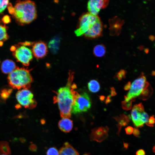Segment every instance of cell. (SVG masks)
Here are the masks:
<instances>
[{
  "instance_id": "ee69618b",
  "label": "cell",
  "mask_w": 155,
  "mask_h": 155,
  "mask_svg": "<svg viewBox=\"0 0 155 155\" xmlns=\"http://www.w3.org/2000/svg\"><path fill=\"white\" fill-rule=\"evenodd\" d=\"M59 155H67L62 151L59 150Z\"/></svg>"
},
{
  "instance_id": "8992f818",
  "label": "cell",
  "mask_w": 155,
  "mask_h": 155,
  "mask_svg": "<svg viewBox=\"0 0 155 155\" xmlns=\"http://www.w3.org/2000/svg\"><path fill=\"white\" fill-rule=\"evenodd\" d=\"M16 98L20 105L25 108L32 109L36 105L33 94L28 88L19 90L16 93Z\"/></svg>"
},
{
  "instance_id": "d4e9b609",
  "label": "cell",
  "mask_w": 155,
  "mask_h": 155,
  "mask_svg": "<svg viewBox=\"0 0 155 155\" xmlns=\"http://www.w3.org/2000/svg\"><path fill=\"white\" fill-rule=\"evenodd\" d=\"M46 155H59V152L55 147H52L47 151Z\"/></svg>"
},
{
  "instance_id": "f907efd6",
  "label": "cell",
  "mask_w": 155,
  "mask_h": 155,
  "mask_svg": "<svg viewBox=\"0 0 155 155\" xmlns=\"http://www.w3.org/2000/svg\"><path fill=\"white\" fill-rule=\"evenodd\" d=\"M0 155H6L4 154H1Z\"/></svg>"
},
{
  "instance_id": "ac0fdd59",
  "label": "cell",
  "mask_w": 155,
  "mask_h": 155,
  "mask_svg": "<svg viewBox=\"0 0 155 155\" xmlns=\"http://www.w3.org/2000/svg\"><path fill=\"white\" fill-rule=\"evenodd\" d=\"M60 38L58 37H56L51 39L49 43V47L51 52L55 53L58 51L60 43Z\"/></svg>"
},
{
  "instance_id": "52a82bcc",
  "label": "cell",
  "mask_w": 155,
  "mask_h": 155,
  "mask_svg": "<svg viewBox=\"0 0 155 155\" xmlns=\"http://www.w3.org/2000/svg\"><path fill=\"white\" fill-rule=\"evenodd\" d=\"M99 18L97 16L89 13L83 14L80 19L78 28L75 31L76 35L80 36L84 35Z\"/></svg>"
},
{
  "instance_id": "ffe728a7",
  "label": "cell",
  "mask_w": 155,
  "mask_h": 155,
  "mask_svg": "<svg viewBox=\"0 0 155 155\" xmlns=\"http://www.w3.org/2000/svg\"><path fill=\"white\" fill-rule=\"evenodd\" d=\"M11 150L9 143L5 141L0 142V155H10Z\"/></svg>"
},
{
  "instance_id": "30bf717a",
  "label": "cell",
  "mask_w": 155,
  "mask_h": 155,
  "mask_svg": "<svg viewBox=\"0 0 155 155\" xmlns=\"http://www.w3.org/2000/svg\"><path fill=\"white\" fill-rule=\"evenodd\" d=\"M108 130L107 126L100 127L93 129L90 135V140L101 142L107 138Z\"/></svg>"
},
{
  "instance_id": "8d00e7d4",
  "label": "cell",
  "mask_w": 155,
  "mask_h": 155,
  "mask_svg": "<svg viewBox=\"0 0 155 155\" xmlns=\"http://www.w3.org/2000/svg\"><path fill=\"white\" fill-rule=\"evenodd\" d=\"M111 94L112 96H114L116 95L117 93L115 91V89L113 87L111 88Z\"/></svg>"
},
{
  "instance_id": "f1b7e54d",
  "label": "cell",
  "mask_w": 155,
  "mask_h": 155,
  "mask_svg": "<svg viewBox=\"0 0 155 155\" xmlns=\"http://www.w3.org/2000/svg\"><path fill=\"white\" fill-rule=\"evenodd\" d=\"M2 21L4 23L7 24L11 22V19L9 16L6 15L3 17Z\"/></svg>"
},
{
  "instance_id": "7a4b0ae2",
  "label": "cell",
  "mask_w": 155,
  "mask_h": 155,
  "mask_svg": "<svg viewBox=\"0 0 155 155\" xmlns=\"http://www.w3.org/2000/svg\"><path fill=\"white\" fill-rule=\"evenodd\" d=\"M14 9L13 15L16 20L22 24L30 23L36 18V5L32 1H18Z\"/></svg>"
},
{
  "instance_id": "4dcf8cb0",
  "label": "cell",
  "mask_w": 155,
  "mask_h": 155,
  "mask_svg": "<svg viewBox=\"0 0 155 155\" xmlns=\"http://www.w3.org/2000/svg\"><path fill=\"white\" fill-rule=\"evenodd\" d=\"M7 8L9 13L13 15L14 12V9L11 3H9L8 5Z\"/></svg>"
},
{
  "instance_id": "603a6c76",
  "label": "cell",
  "mask_w": 155,
  "mask_h": 155,
  "mask_svg": "<svg viewBox=\"0 0 155 155\" xmlns=\"http://www.w3.org/2000/svg\"><path fill=\"white\" fill-rule=\"evenodd\" d=\"M12 92V89H4L2 90L0 92V97L3 100H5L9 96Z\"/></svg>"
},
{
  "instance_id": "7402d4cb",
  "label": "cell",
  "mask_w": 155,
  "mask_h": 155,
  "mask_svg": "<svg viewBox=\"0 0 155 155\" xmlns=\"http://www.w3.org/2000/svg\"><path fill=\"white\" fill-rule=\"evenodd\" d=\"M8 38L6 27L4 25H0V41H5Z\"/></svg>"
},
{
  "instance_id": "8fae6325",
  "label": "cell",
  "mask_w": 155,
  "mask_h": 155,
  "mask_svg": "<svg viewBox=\"0 0 155 155\" xmlns=\"http://www.w3.org/2000/svg\"><path fill=\"white\" fill-rule=\"evenodd\" d=\"M108 1L90 0L88 3L87 8L89 13L97 16L100 10L105 8L108 5Z\"/></svg>"
},
{
  "instance_id": "cb8c5ba5",
  "label": "cell",
  "mask_w": 155,
  "mask_h": 155,
  "mask_svg": "<svg viewBox=\"0 0 155 155\" xmlns=\"http://www.w3.org/2000/svg\"><path fill=\"white\" fill-rule=\"evenodd\" d=\"M135 98H133L130 100L126 101H124L122 102V108L125 110H129L131 108L132 102L135 101Z\"/></svg>"
},
{
  "instance_id": "7c38bea8",
  "label": "cell",
  "mask_w": 155,
  "mask_h": 155,
  "mask_svg": "<svg viewBox=\"0 0 155 155\" xmlns=\"http://www.w3.org/2000/svg\"><path fill=\"white\" fill-rule=\"evenodd\" d=\"M32 53L37 59L44 57L48 52V48L46 44L42 41L34 42L32 46Z\"/></svg>"
},
{
  "instance_id": "2e32d148",
  "label": "cell",
  "mask_w": 155,
  "mask_h": 155,
  "mask_svg": "<svg viewBox=\"0 0 155 155\" xmlns=\"http://www.w3.org/2000/svg\"><path fill=\"white\" fill-rule=\"evenodd\" d=\"M58 125L61 131L66 133L69 132L73 128V123L69 118H63L59 121Z\"/></svg>"
},
{
  "instance_id": "74e56055",
  "label": "cell",
  "mask_w": 155,
  "mask_h": 155,
  "mask_svg": "<svg viewBox=\"0 0 155 155\" xmlns=\"http://www.w3.org/2000/svg\"><path fill=\"white\" fill-rule=\"evenodd\" d=\"M111 96L109 95L108 96L106 99L105 102V103L106 104H107L111 102Z\"/></svg>"
},
{
  "instance_id": "b9f144b4",
  "label": "cell",
  "mask_w": 155,
  "mask_h": 155,
  "mask_svg": "<svg viewBox=\"0 0 155 155\" xmlns=\"http://www.w3.org/2000/svg\"><path fill=\"white\" fill-rule=\"evenodd\" d=\"M99 98L101 101H103L105 99V97L103 96H99Z\"/></svg>"
},
{
  "instance_id": "f546056e",
  "label": "cell",
  "mask_w": 155,
  "mask_h": 155,
  "mask_svg": "<svg viewBox=\"0 0 155 155\" xmlns=\"http://www.w3.org/2000/svg\"><path fill=\"white\" fill-rule=\"evenodd\" d=\"M133 130V128L130 126L127 127L125 129L126 133L128 135H131L132 133Z\"/></svg>"
},
{
  "instance_id": "6da1fadb",
  "label": "cell",
  "mask_w": 155,
  "mask_h": 155,
  "mask_svg": "<svg viewBox=\"0 0 155 155\" xmlns=\"http://www.w3.org/2000/svg\"><path fill=\"white\" fill-rule=\"evenodd\" d=\"M73 73L70 71L66 85L58 90L56 96L54 99V102L58 104L62 118H69L71 116L72 107L77 92L75 90L77 88L76 86L73 83Z\"/></svg>"
},
{
  "instance_id": "f6af8a7d",
  "label": "cell",
  "mask_w": 155,
  "mask_h": 155,
  "mask_svg": "<svg viewBox=\"0 0 155 155\" xmlns=\"http://www.w3.org/2000/svg\"><path fill=\"white\" fill-rule=\"evenodd\" d=\"M149 51V49L148 48H146L144 50V52L146 53H148Z\"/></svg>"
},
{
  "instance_id": "3957f363",
  "label": "cell",
  "mask_w": 155,
  "mask_h": 155,
  "mask_svg": "<svg viewBox=\"0 0 155 155\" xmlns=\"http://www.w3.org/2000/svg\"><path fill=\"white\" fill-rule=\"evenodd\" d=\"M7 79L12 88L18 90L28 88L32 82L29 71L22 68L17 67L9 74Z\"/></svg>"
},
{
  "instance_id": "4fadbf2b",
  "label": "cell",
  "mask_w": 155,
  "mask_h": 155,
  "mask_svg": "<svg viewBox=\"0 0 155 155\" xmlns=\"http://www.w3.org/2000/svg\"><path fill=\"white\" fill-rule=\"evenodd\" d=\"M102 30V24L99 18L92 26L89 30L84 34L87 37L94 38L99 36Z\"/></svg>"
},
{
  "instance_id": "c3c4849f",
  "label": "cell",
  "mask_w": 155,
  "mask_h": 155,
  "mask_svg": "<svg viewBox=\"0 0 155 155\" xmlns=\"http://www.w3.org/2000/svg\"><path fill=\"white\" fill-rule=\"evenodd\" d=\"M140 49H142L144 48H143V46H141H141L140 47Z\"/></svg>"
},
{
  "instance_id": "9a60e30c",
  "label": "cell",
  "mask_w": 155,
  "mask_h": 155,
  "mask_svg": "<svg viewBox=\"0 0 155 155\" xmlns=\"http://www.w3.org/2000/svg\"><path fill=\"white\" fill-rule=\"evenodd\" d=\"M16 68L14 62L9 59H6L4 61L1 65V70L5 74H9Z\"/></svg>"
},
{
  "instance_id": "44dd1931",
  "label": "cell",
  "mask_w": 155,
  "mask_h": 155,
  "mask_svg": "<svg viewBox=\"0 0 155 155\" xmlns=\"http://www.w3.org/2000/svg\"><path fill=\"white\" fill-rule=\"evenodd\" d=\"M88 86L89 91L93 93L98 92L100 89V85L98 82L95 80L90 81L88 83Z\"/></svg>"
},
{
  "instance_id": "d590c367",
  "label": "cell",
  "mask_w": 155,
  "mask_h": 155,
  "mask_svg": "<svg viewBox=\"0 0 155 155\" xmlns=\"http://www.w3.org/2000/svg\"><path fill=\"white\" fill-rule=\"evenodd\" d=\"M131 86V83L130 82H129L124 87V89L125 90H128L130 89Z\"/></svg>"
},
{
  "instance_id": "d6a6232c",
  "label": "cell",
  "mask_w": 155,
  "mask_h": 155,
  "mask_svg": "<svg viewBox=\"0 0 155 155\" xmlns=\"http://www.w3.org/2000/svg\"><path fill=\"white\" fill-rule=\"evenodd\" d=\"M33 43L34 42L29 41H25L24 42H20L19 44L22 46H26L32 45Z\"/></svg>"
},
{
  "instance_id": "83f0119b",
  "label": "cell",
  "mask_w": 155,
  "mask_h": 155,
  "mask_svg": "<svg viewBox=\"0 0 155 155\" xmlns=\"http://www.w3.org/2000/svg\"><path fill=\"white\" fill-rule=\"evenodd\" d=\"M155 123V118L154 115H152L149 118L148 122L146 125L150 127H153Z\"/></svg>"
},
{
  "instance_id": "bcb514c9",
  "label": "cell",
  "mask_w": 155,
  "mask_h": 155,
  "mask_svg": "<svg viewBox=\"0 0 155 155\" xmlns=\"http://www.w3.org/2000/svg\"><path fill=\"white\" fill-rule=\"evenodd\" d=\"M152 151L154 152L155 153V145L152 148Z\"/></svg>"
},
{
  "instance_id": "f35d334b",
  "label": "cell",
  "mask_w": 155,
  "mask_h": 155,
  "mask_svg": "<svg viewBox=\"0 0 155 155\" xmlns=\"http://www.w3.org/2000/svg\"><path fill=\"white\" fill-rule=\"evenodd\" d=\"M123 144L124 148L125 149H127L129 147V144L124 142L123 143Z\"/></svg>"
},
{
  "instance_id": "ba28073f",
  "label": "cell",
  "mask_w": 155,
  "mask_h": 155,
  "mask_svg": "<svg viewBox=\"0 0 155 155\" xmlns=\"http://www.w3.org/2000/svg\"><path fill=\"white\" fill-rule=\"evenodd\" d=\"M13 55L18 61L25 66H28L33 58V54L30 49L21 46L13 53Z\"/></svg>"
},
{
  "instance_id": "1f68e13d",
  "label": "cell",
  "mask_w": 155,
  "mask_h": 155,
  "mask_svg": "<svg viewBox=\"0 0 155 155\" xmlns=\"http://www.w3.org/2000/svg\"><path fill=\"white\" fill-rule=\"evenodd\" d=\"M133 134L135 137H139L140 134V132L138 129L134 128L133 131Z\"/></svg>"
},
{
  "instance_id": "e575fe53",
  "label": "cell",
  "mask_w": 155,
  "mask_h": 155,
  "mask_svg": "<svg viewBox=\"0 0 155 155\" xmlns=\"http://www.w3.org/2000/svg\"><path fill=\"white\" fill-rule=\"evenodd\" d=\"M29 149L31 151H35L37 150V147L36 145L32 144L30 146Z\"/></svg>"
},
{
  "instance_id": "5b68a950",
  "label": "cell",
  "mask_w": 155,
  "mask_h": 155,
  "mask_svg": "<svg viewBox=\"0 0 155 155\" xmlns=\"http://www.w3.org/2000/svg\"><path fill=\"white\" fill-rule=\"evenodd\" d=\"M91 106V100L86 92L79 94L77 92L72 108V113L74 114L87 111Z\"/></svg>"
},
{
  "instance_id": "ab89813d",
  "label": "cell",
  "mask_w": 155,
  "mask_h": 155,
  "mask_svg": "<svg viewBox=\"0 0 155 155\" xmlns=\"http://www.w3.org/2000/svg\"><path fill=\"white\" fill-rule=\"evenodd\" d=\"M149 39L152 41H153L155 39V37L153 35H151L149 36Z\"/></svg>"
},
{
  "instance_id": "4316f807",
  "label": "cell",
  "mask_w": 155,
  "mask_h": 155,
  "mask_svg": "<svg viewBox=\"0 0 155 155\" xmlns=\"http://www.w3.org/2000/svg\"><path fill=\"white\" fill-rule=\"evenodd\" d=\"M8 3V0H0V13L2 12L5 9Z\"/></svg>"
},
{
  "instance_id": "9c48e42d",
  "label": "cell",
  "mask_w": 155,
  "mask_h": 155,
  "mask_svg": "<svg viewBox=\"0 0 155 155\" xmlns=\"http://www.w3.org/2000/svg\"><path fill=\"white\" fill-rule=\"evenodd\" d=\"M144 109L142 104L140 103L134 106L131 113V119L134 126L137 127H141L144 124L142 121V114Z\"/></svg>"
},
{
  "instance_id": "60d3db41",
  "label": "cell",
  "mask_w": 155,
  "mask_h": 155,
  "mask_svg": "<svg viewBox=\"0 0 155 155\" xmlns=\"http://www.w3.org/2000/svg\"><path fill=\"white\" fill-rule=\"evenodd\" d=\"M16 49V47L14 46H12L10 48V50L11 51H15Z\"/></svg>"
},
{
  "instance_id": "681fc988",
  "label": "cell",
  "mask_w": 155,
  "mask_h": 155,
  "mask_svg": "<svg viewBox=\"0 0 155 155\" xmlns=\"http://www.w3.org/2000/svg\"><path fill=\"white\" fill-rule=\"evenodd\" d=\"M83 155H90V154L88 153H86L84 154Z\"/></svg>"
},
{
  "instance_id": "5bb4252c",
  "label": "cell",
  "mask_w": 155,
  "mask_h": 155,
  "mask_svg": "<svg viewBox=\"0 0 155 155\" xmlns=\"http://www.w3.org/2000/svg\"><path fill=\"white\" fill-rule=\"evenodd\" d=\"M113 118L118 123L117 127L118 130L117 134L119 135L122 127L127 125L130 121V117L129 115L122 114L119 116H117Z\"/></svg>"
},
{
  "instance_id": "7bdbcfd3",
  "label": "cell",
  "mask_w": 155,
  "mask_h": 155,
  "mask_svg": "<svg viewBox=\"0 0 155 155\" xmlns=\"http://www.w3.org/2000/svg\"><path fill=\"white\" fill-rule=\"evenodd\" d=\"M20 140L22 143L25 142V140L23 138H20Z\"/></svg>"
},
{
  "instance_id": "7dc6e473",
  "label": "cell",
  "mask_w": 155,
  "mask_h": 155,
  "mask_svg": "<svg viewBox=\"0 0 155 155\" xmlns=\"http://www.w3.org/2000/svg\"><path fill=\"white\" fill-rule=\"evenodd\" d=\"M3 42L2 41H0V46H1L3 45Z\"/></svg>"
},
{
  "instance_id": "277c9868",
  "label": "cell",
  "mask_w": 155,
  "mask_h": 155,
  "mask_svg": "<svg viewBox=\"0 0 155 155\" xmlns=\"http://www.w3.org/2000/svg\"><path fill=\"white\" fill-rule=\"evenodd\" d=\"M143 73L132 83L127 94L124 97L125 100L128 101L140 95L144 90L149 86Z\"/></svg>"
},
{
  "instance_id": "d6986e66",
  "label": "cell",
  "mask_w": 155,
  "mask_h": 155,
  "mask_svg": "<svg viewBox=\"0 0 155 155\" xmlns=\"http://www.w3.org/2000/svg\"><path fill=\"white\" fill-rule=\"evenodd\" d=\"M106 52V48L102 44H99L96 45L93 49L94 55L98 57H103L105 54Z\"/></svg>"
},
{
  "instance_id": "484cf974",
  "label": "cell",
  "mask_w": 155,
  "mask_h": 155,
  "mask_svg": "<svg viewBox=\"0 0 155 155\" xmlns=\"http://www.w3.org/2000/svg\"><path fill=\"white\" fill-rule=\"evenodd\" d=\"M126 71L123 69L121 70L116 75V77L119 80L125 78Z\"/></svg>"
},
{
  "instance_id": "836d02e7",
  "label": "cell",
  "mask_w": 155,
  "mask_h": 155,
  "mask_svg": "<svg viewBox=\"0 0 155 155\" xmlns=\"http://www.w3.org/2000/svg\"><path fill=\"white\" fill-rule=\"evenodd\" d=\"M135 154L136 155H145V152L143 150L140 149L136 152Z\"/></svg>"
},
{
  "instance_id": "e0dca14e",
  "label": "cell",
  "mask_w": 155,
  "mask_h": 155,
  "mask_svg": "<svg viewBox=\"0 0 155 155\" xmlns=\"http://www.w3.org/2000/svg\"><path fill=\"white\" fill-rule=\"evenodd\" d=\"M67 155H79L78 152L68 142H65L60 149Z\"/></svg>"
}]
</instances>
